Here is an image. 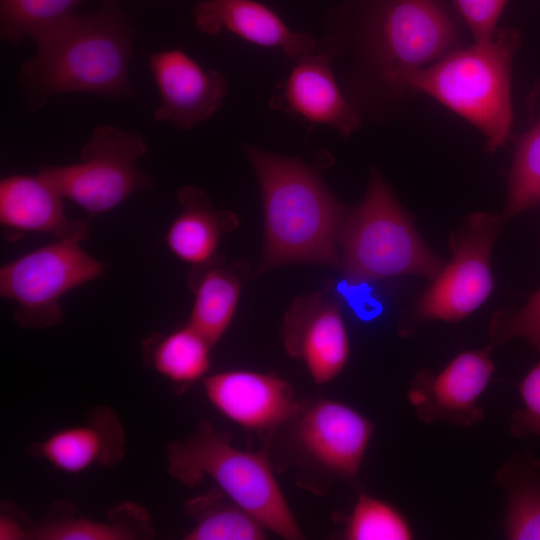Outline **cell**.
Masks as SVG:
<instances>
[{"instance_id":"24","label":"cell","mask_w":540,"mask_h":540,"mask_svg":"<svg viewBox=\"0 0 540 540\" xmlns=\"http://www.w3.org/2000/svg\"><path fill=\"white\" fill-rule=\"evenodd\" d=\"M500 481L507 490L506 538L540 540V460L528 453L510 458Z\"/></svg>"},{"instance_id":"16","label":"cell","mask_w":540,"mask_h":540,"mask_svg":"<svg viewBox=\"0 0 540 540\" xmlns=\"http://www.w3.org/2000/svg\"><path fill=\"white\" fill-rule=\"evenodd\" d=\"M63 196L38 172L16 174L0 181V224L10 240L27 232L48 233L57 240L84 241L90 236L86 221L69 219Z\"/></svg>"},{"instance_id":"14","label":"cell","mask_w":540,"mask_h":540,"mask_svg":"<svg viewBox=\"0 0 540 540\" xmlns=\"http://www.w3.org/2000/svg\"><path fill=\"white\" fill-rule=\"evenodd\" d=\"M295 432L302 449L319 465L354 479L373 433V424L352 407L329 399L302 408Z\"/></svg>"},{"instance_id":"1","label":"cell","mask_w":540,"mask_h":540,"mask_svg":"<svg viewBox=\"0 0 540 540\" xmlns=\"http://www.w3.org/2000/svg\"><path fill=\"white\" fill-rule=\"evenodd\" d=\"M135 27L115 0L90 12H73L37 36L35 54L21 66L19 81L29 110H39L61 93L111 98L136 93L128 67Z\"/></svg>"},{"instance_id":"25","label":"cell","mask_w":540,"mask_h":540,"mask_svg":"<svg viewBox=\"0 0 540 540\" xmlns=\"http://www.w3.org/2000/svg\"><path fill=\"white\" fill-rule=\"evenodd\" d=\"M526 102L528 127L515 145L504 211L506 219L540 204V80Z\"/></svg>"},{"instance_id":"9","label":"cell","mask_w":540,"mask_h":540,"mask_svg":"<svg viewBox=\"0 0 540 540\" xmlns=\"http://www.w3.org/2000/svg\"><path fill=\"white\" fill-rule=\"evenodd\" d=\"M500 224L496 214L473 213L452 233V259L403 319L402 334L427 321H459L485 302L494 287L490 256Z\"/></svg>"},{"instance_id":"23","label":"cell","mask_w":540,"mask_h":540,"mask_svg":"<svg viewBox=\"0 0 540 540\" xmlns=\"http://www.w3.org/2000/svg\"><path fill=\"white\" fill-rule=\"evenodd\" d=\"M185 512L195 522L186 540H261L266 527L218 487L188 499Z\"/></svg>"},{"instance_id":"20","label":"cell","mask_w":540,"mask_h":540,"mask_svg":"<svg viewBox=\"0 0 540 540\" xmlns=\"http://www.w3.org/2000/svg\"><path fill=\"white\" fill-rule=\"evenodd\" d=\"M187 284L194 294L187 324L214 346L228 329L238 305L242 286L238 270L216 255L192 266Z\"/></svg>"},{"instance_id":"21","label":"cell","mask_w":540,"mask_h":540,"mask_svg":"<svg viewBox=\"0 0 540 540\" xmlns=\"http://www.w3.org/2000/svg\"><path fill=\"white\" fill-rule=\"evenodd\" d=\"M110 520L100 521L64 513L50 516L31 527L35 540H135L154 535L147 511L124 502L109 511Z\"/></svg>"},{"instance_id":"11","label":"cell","mask_w":540,"mask_h":540,"mask_svg":"<svg viewBox=\"0 0 540 540\" xmlns=\"http://www.w3.org/2000/svg\"><path fill=\"white\" fill-rule=\"evenodd\" d=\"M283 340L287 353L302 360L319 385L341 373L350 353L340 306L323 293L305 294L293 301L285 313Z\"/></svg>"},{"instance_id":"6","label":"cell","mask_w":540,"mask_h":540,"mask_svg":"<svg viewBox=\"0 0 540 540\" xmlns=\"http://www.w3.org/2000/svg\"><path fill=\"white\" fill-rule=\"evenodd\" d=\"M338 245L339 268L351 285L406 274L433 280L444 267L375 170L363 200L343 223Z\"/></svg>"},{"instance_id":"29","label":"cell","mask_w":540,"mask_h":540,"mask_svg":"<svg viewBox=\"0 0 540 540\" xmlns=\"http://www.w3.org/2000/svg\"><path fill=\"white\" fill-rule=\"evenodd\" d=\"M523 408L511 417L510 433L515 438L540 436V361L519 384Z\"/></svg>"},{"instance_id":"12","label":"cell","mask_w":540,"mask_h":540,"mask_svg":"<svg viewBox=\"0 0 540 540\" xmlns=\"http://www.w3.org/2000/svg\"><path fill=\"white\" fill-rule=\"evenodd\" d=\"M148 66L160 94L155 121L190 130L211 118L227 94V81L221 73L205 69L181 49L150 54Z\"/></svg>"},{"instance_id":"26","label":"cell","mask_w":540,"mask_h":540,"mask_svg":"<svg viewBox=\"0 0 540 540\" xmlns=\"http://www.w3.org/2000/svg\"><path fill=\"white\" fill-rule=\"evenodd\" d=\"M84 0H0V37L12 46L52 29Z\"/></svg>"},{"instance_id":"4","label":"cell","mask_w":540,"mask_h":540,"mask_svg":"<svg viewBox=\"0 0 540 540\" xmlns=\"http://www.w3.org/2000/svg\"><path fill=\"white\" fill-rule=\"evenodd\" d=\"M323 21L355 27L364 61L384 87L462 43V30L443 0H352L333 7Z\"/></svg>"},{"instance_id":"17","label":"cell","mask_w":540,"mask_h":540,"mask_svg":"<svg viewBox=\"0 0 540 540\" xmlns=\"http://www.w3.org/2000/svg\"><path fill=\"white\" fill-rule=\"evenodd\" d=\"M195 26L217 36L227 30L255 45L279 48L293 61L315 52L316 40L290 29L268 6L255 0H203L192 9Z\"/></svg>"},{"instance_id":"8","label":"cell","mask_w":540,"mask_h":540,"mask_svg":"<svg viewBox=\"0 0 540 540\" xmlns=\"http://www.w3.org/2000/svg\"><path fill=\"white\" fill-rule=\"evenodd\" d=\"M104 265L78 240H57L26 253L0 268V295L15 303V322L26 329H44L63 320L60 298L99 278Z\"/></svg>"},{"instance_id":"7","label":"cell","mask_w":540,"mask_h":540,"mask_svg":"<svg viewBox=\"0 0 540 540\" xmlns=\"http://www.w3.org/2000/svg\"><path fill=\"white\" fill-rule=\"evenodd\" d=\"M147 150L138 133L102 124L81 148L79 163L45 165L39 173L93 217L114 209L136 191L152 188V178L136 165Z\"/></svg>"},{"instance_id":"3","label":"cell","mask_w":540,"mask_h":540,"mask_svg":"<svg viewBox=\"0 0 540 540\" xmlns=\"http://www.w3.org/2000/svg\"><path fill=\"white\" fill-rule=\"evenodd\" d=\"M521 40L517 29H497L490 40L401 72L386 87L429 95L473 124L485 136L486 150L495 151L506 144L513 125L512 62Z\"/></svg>"},{"instance_id":"13","label":"cell","mask_w":540,"mask_h":540,"mask_svg":"<svg viewBox=\"0 0 540 540\" xmlns=\"http://www.w3.org/2000/svg\"><path fill=\"white\" fill-rule=\"evenodd\" d=\"M211 405L247 429L270 431L293 419L302 406L285 380L248 370H228L202 380Z\"/></svg>"},{"instance_id":"10","label":"cell","mask_w":540,"mask_h":540,"mask_svg":"<svg viewBox=\"0 0 540 540\" xmlns=\"http://www.w3.org/2000/svg\"><path fill=\"white\" fill-rule=\"evenodd\" d=\"M492 348L464 351L436 375L427 370L419 372L408 392L418 417L426 423H479L484 415L477 403L494 371Z\"/></svg>"},{"instance_id":"18","label":"cell","mask_w":540,"mask_h":540,"mask_svg":"<svg viewBox=\"0 0 540 540\" xmlns=\"http://www.w3.org/2000/svg\"><path fill=\"white\" fill-rule=\"evenodd\" d=\"M29 451L62 472L78 474L121 462L126 453L125 431L112 408L98 406L91 409L85 424L55 431L32 444Z\"/></svg>"},{"instance_id":"15","label":"cell","mask_w":540,"mask_h":540,"mask_svg":"<svg viewBox=\"0 0 540 540\" xmlns=\"http://www.w3.org/2000/svg\"><path fill=\"white\" fill-rule=\"evenodd\" d=\"M331 61L332 55L319 45L315 52L295 61L271 105L308 122L330 126L348 137L360 128L361 121L339 89Z\"/></svg>"},{"instance_id":"5","label":"cell","mask_w":540,"mask_h":540,"mask_svg":"<svg viewBox=\"0 0 540 540\" xmlns=\"http://www.w3.org/2000/svg\"><path fill=\"white\" fill-rule=\"evenodd\" d=\"M166 459L168 473L181 484L194 487L209 478L275 534L303 538L267 455L234 447L230 436L208 420H201L189 437L170 442Z\"/></svg>"},{"instance_id":"28","label":"cell","mask_w":540,"mask_h":540,"mask_svg":"<svg viewBox=\"0 0 540 540\" xmlns=\"http://www.w3.org/2000/svg\"><path fill=\"white\" fill-rule=\"evenodd\" d=\"M490 337L493 344L523 337L540 352V289L520 310L496 313L490 324Z\"/></svg>"},{"instance_id":"30","label":"cell","mask_w":540,"mask_h":540,"mask_svg":"<svg viewBox=\"0 0 540 540\" xmlns=\"http://www.w3.org/2000/svg\"><path fill=\"white\" fill-rule=\"evenodd\" d=\"M475 42L490 40L508 0H452Z\"/></svg>"},{"instance_id":"19","label":"cell","mask_w":540,"mask_h":540,"mask_svg":"<svg viewBox=\"0 0 540 540\" xmlns=\"http://www.w3.org/2000/svg\"><path fill=\"white\" fill-rule=\"evenodd\" d=\"M182 207L165 235V243L178 259L194 265L205 263L217 254L221 239L239 225L238 216L215 209L207 193L195 186L177 192Z\"/></svg>"},{"instance_id":"2","label":"cell","mask_w":540,"mask_h":540,"mask_svg":"<svg viewBox=\"0 0 540 540\" xmlns=\"http://www.w3.org/2000/svg\"><path fill=\"white\" fill-rule=\"evenodd\" d=\"M264 212L263 254L257 274L292 263L340 267L339 236L346 208L320 173L297 158L246 145Z\"/></svg>"},{"instance_id":"31","label":"cell","mask_w":540,"mask_h":540,"mask_svg":"<svg viewBox=\"0 0 540 540\" xmlns=\"http://www.w3.org/2000/svg\"><path fill=\"white\" fill-rule=\"evenodd\" d=\"M31 528H27L17 517L8 513H1L0 517V539L1 540H23L30 538Z\"/></svg>"},{"instance_id":"27","label":"cell","mask_w":540,"mask_h":540,"mask_svg":"<svg viewBox=\"0 0 540 540\" xmlns=\"http://www.w3.org/2000/svg\"><path fill=\"white\" fill-rule=\"evenodd\" d=\"M347 540H409L413 532L406 518L391 504L360 494L345 521Z\"/></svg>"},{"instance_id":"22","label":"cell","mask_w":540,"mask_h":540,"mask_svg":"<svg viewBox=\"0 0 540 540\" xmlns=\"http://www.w3.org/2000/svg\"><path fill=\"white\" fill-rule=\"evenodd\" d=\"M211 343L187 323L170 333H155L143 341V359L159 375L187 387L207 375Z\"/></svg>"}]
</instances>
